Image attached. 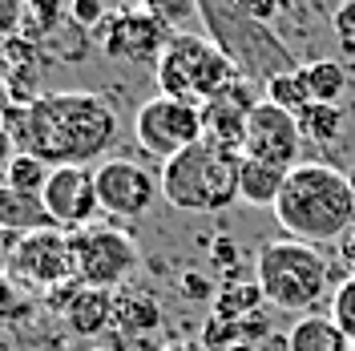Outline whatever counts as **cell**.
Wrapping results in <instances>:
<instances>
[{
    "instance_id": "obj_26",
    "label": "cell",
    "mask_w": 355,
    "mask_h": 351,
    "mask_svg": "<svg viewBox=\"0 0 355 351\" xmlns=\"http://www.w3.org/2000/svg\"><path fill=\"white\" fill-rule=\"evenodd\" d=\"M28 315V299H24V286L0 266V327H8V323H17Z\"/></svg>"
},
{
    "instance_id": "obj_17",
    "label": "cell",
    "mask_w": 355,
    "mask_h": 351,
    "mask_svg": "<svg viewBox=\"0 0 355 351\" xmlns=\"http://www.w3.org/2000/svg\"><path fill=\"white\" fill-rule=\"evenodd\" d=\"M287 174L283 166H270V162H259V157H243V178H239V202L246 206H259V210H275V202L287 186Z\"/></svg>"
},
{
    "instance_id": "obj_16",
    "label": "cell",
    "mask_w": 355,
    "mask_h": 351,
    "mask_svg": "<svg viewBox=\"0 0 355 351\" xmlns=\"http://www.w3.org/2000/svg\"><path fill=\"white\" fill-rule=\"evenodd\" d=\"M355 343L331 315H299L287 331V351H352Z\"/></svg>"
},
{
    "instance_id": "obj_3",
    "label": "cell",
    "mask_w": 355,
    "mask_h": 351,
    "mask_svg": "<svg viewBox=\"0 0 355 351\" xmlns=\"http://www.w3.org/2000/svg\"><path fill=\"white\" fill-rule=\"evenodd\" d=\"M162 198L186 214H222L239 202L243 154L202 137L178 157L162 162Z\"/></svg>"
},
{
    "instance_id": "obj_33",
    "label": "cell",
    "mask_w": 355,
    "mask_h": 351,
    "mask_svg": "<svg viewBox=\"0 0 355 351\" xmlns=\"http://www.w3.org/2000/svg\"><path fill=\"white\" fill-rule=\"evenodd\" d=\"M12 157H17V137H12V133H8V126L0 121V174H8Z\"/></svg>"
},
{
    "instance_id": "obj_10",
    "label": "cell",
    "mask_w": 355,
    "mask_h": 351,
    "mask_svg": "<svg viewBox=\"0 0 355 351\" xmlns=\"http://www.w3.org/2000/svg\"><path fill=\"white\" fill-rule=\"evenodd\" d=\"M174 33L162 21H154L146 8H110V17L97 24L93 44L110 61H130V65H157L162 49Z\"/></svg>"
},
{
    "instance_id": "obj_29",
    "label": "cell",
    "mask_w": 355,
    "mask_h": 351,
    "mask_svg": "<svg viewBox=\"0 0 355 351\" xmlns=\"http://www.w3.org/2000/svg\"><path fill=\"white\" fill-rule=\"evenodd\" d=\"M335 37H339V44L347 53H355V0L339 4V12H335Z\"/></svg>"
},
{
    "instance_id": "obj_5",
    "label": "cell",
    "mask_w": 355,
    "mask_h": 351,
    "mask_svg": "<svg viewBox=\"0 0 355 351\" xmlns=\"http://www.w3.org/2000/svg\"><path fill=\"white\" fill-rule=\"evenodd\" d=\"M254 283L270 307L291 311V315H311V307L331 286V263L311 242L275 239L254 259Z\"/></svg>"
},
{
    "instance_id": "obj_15",
    "label": "cell",
    "mask_w": 355,
    "mask_h": 351,
    "mask_svg": "<svg viewBox=\"0 0 355 351\" xmlns=\"http://www.w3.org/2000/svg\"><path fill=\"white\" fill-rule=\"evenodd\" d=\"M53 303H61V315H65V327L73 335H101V331L113 323V303L117 295L113 291H101V286H85V283H69L49 291Z\"/></svg>"
},
{
    "instance_id": "obj_14",
    "label": "cell",
    "mask_w": 355,
    "mask_h": 351,
    "mask_svg": "<svg viewBox=\"0 0 355 351\" xmlns=\"http://www.w3.org/2000/svg\"><path fill=\"white\" fill-rule=\"evenodd\" d=\"M259 85L254 81H230V85L214 93L206 105H202V137L218 142L226 150H239L243 154V142H246V126H250V113L259 105Z\"/></svg>"
},
{
    "instance_id": "obj_2",
    "label": "cell",
    "mask_w": 355,
    "mask_h": 351,
    "mask_svg": "<svg viewBox=\"0 0 355 351\" xmlns=\"http://www.w3.org/2000/svg\"><path fill=\"white\" fill-rule=\"evenodd\" d=\"M275 219L287 230V239L311 246L339 242L355 226L352 174H339L327 162H299L275 202Z\"/></svg>"
},
{
    "instance_id": "obj_11",
    "label": "cell",
    "mask_w": 355,
    "mask_h": 351,
    "mask_svg": "<svg viewBox=\"0 0 355 351\" xmlns=\"http://www.w3.org/2000/svg\"><path fill=\"white\" fill-rule=\"evenodd\" d=\"M93 178H97L101 214H113V219H141L162 198V178L150 174L133 157H110L93 170Z\"/></svg>"
},
{
    "instance_id": "obj_39",
    "label": "cell",
    "mask_w": 355,
    "mask_h": 351,
    "mask_svg": "<svg viewBox=\"0 0 355 351\" xmlns=\"http://www.w3.org/2000/svg\"><path fill=\"white\" fill-rule=\"evenodd\" d=\"M352 186H355V174H352Z\"/></svg>"
},
{
    "instance_id": "obj_37",
    "label": "cell",
    "mask_w": 355,
    "mask_h": 351,
    "mask_svg": "<svg viewBox=\"0 0 355 351\" xmlns=\"http://www.w3.org/2000/svg\"><path fill=\"white\" fill-rule=\"evenodd\" d=\"M226 351H254V348H250V339H243V343H230Z\"/></svg>"
},
{
    "instance_id": "obj_20",
    "label": "cell",
    "mask_w": 355,
    "mask_h": 351,
    "mask_svg": "<svg viewBox=\"0 0 355 351\" xmlns=\"http://www.w3.org/2000/svg\"><path fill=\"white\" fill-rule=\"evenodd\" d=\"M69 21H73L69 17V0H28L24 4L21 37H28L33 44H44V41H53Z\"/></svg>"
},
{
    "instance_id": "obj_31",
    "label": "cell",
    "mask_w": 355,
    "mask_h": 351,
    "mask_svg": "<svg viewBox=\"0 0 355 351\" xmlns=\"http://www.w3.org/2000/svg\"><path fill=\"white\" fill-rule=\"evenodd\" d=\"M335 259H339V266H343V271L355 279V226L339 242H335Z\"/></svg>"
},
{
    "instance_id": "obj_34",
    "label": "cell",
    "mask_w": 355,
    "mask_h": 351,
    "mask_svg": "<svg viewBox=\"0 0 355 351\" xmlns=\"http://www.w3.org/2000/svg\"><path fill=\"white\" fill-rule=\"evenodd\" d=\"M182 291H186L190 299H206V295H210V283L198 279V275H186V279H182Z\"/></svg>"
},
{
    "instance_id": "obj_1",
    "label": "cell",
    "mask_w": 355,
    "mask_h": 351,
    "mask_svg": "<svg viewBox=\"0 0 355 351\" xmlns=\"http://www.w3.org/2000/svg\"><path fill=\"white\" fill-rule=\"evenodd\" d=\"M17 150L37 154L49 166H89L117 142V110L101 93L57 89L17 105L4 121Z\"/></svg>"
},
{
    "instance_id": "obj_18",
    "label": "cell",
    "mask_w": 355,
    "mask_h": 351,
    "mask_svg": "<svg viewBox=\"0 0 355 351\" xmlns=\"http://www.w3.org/2000/svg\"><path fill=\"white\" fill-rule=\"evenodd\" d=\"M44 226H57V222L49 219L41 198L21 194V190L0 182V230L4 234H28V230H44Z\"/></svg>"
},
{
    "instance_id": "obj_4",
    "label": "cell",
    "mask_w": 355,
    "mask_h": 351,
    "mask_svg": "<svg viewBox=\"0 0 355 351\" xmlns=\"http://www.w3.org/2000/svg\"><path fill=\"white\" fill-rule=\"evenodd\" d=\"M202 21H206V37L234 61L239 77L254 85H266L270 77L299 69L291 49L275 37V28L246 17L234 0H202Z\"/></svg>"
},
{
    "instance_id": "obj_12",
    "label": "cell",
    "mask_w": 355,
    "mask_h": 351,
    "mask_svg": "<svg viewBox=\"0 0 355 351\" xmlns=\"http://www.w3.org/2000/svg\"><path fill=\"white\" fill-rule=\"evenodd\" d=\"M303 142H307V137H303L299 117L263 97V101L254 105V113H250L243 157H259V162H270V166L295 170V166H299V154H303Z\"/></svg>"
},
{
    "instance_id": "obj_7",
    "label": "cell",
    "mask_w": 355,
    "mask_h": 351,
    "mask_svg": "<svg viewBox=\"0 0 355 351\" xmlns=\"http://www.w3.org/2000/svg\"><path fill=\"white\" fill-rule=\"evenodd\" d=\"M4 271L24 286V291H57V286L77 283V263H73V239L61 226H44L28 234H8L4 242Z\"/></svg>"
},
{
    "instance_id": "obj_13",
    "label": "cell",
    "mask_w": 355,
    "mask_h": 351,
    "mask_svg": "<svg viewBox=\"0 0 355 351\" xmlns=\"http://www.w3.org/2000/svg\"><path fill=\"white\" fill-rule=\"evenodd\" d=\"M44 210L61 230H85L101 214V198H97V178L89 166H53V174L44 182Z\"/></svg>"
},
{
    "instance_id": "obj_25",
    "label": "cell",
    "mask_w": 355,
    "mask_h": 351,
    "mask_svg": "<svg viewBox=\"0 0 355 351\" xmlns=\"http://www.w3.org/2000/svg\"><path fill=\"white\" fill-rule=\"evenodd\" d=\"M299 126H303V137L307 142H331V137H339V130H343V110L339 105H307V110L299 113Z\"/></svg>"
},
{
    "instance_id": "obj_19",
    "label": "cell",
    "mask_w": 355,
    "mask_h": 351,
    "mask_svg": "<svg viewBox=\"0 0 355 351\" xmlns=\"http://www.w3.org/2000/svg\"><path fill=\"white\" fill-rule=\"evenodd\" d=\"M113 323L125 335H150L162 323V307L154 303V295L146 291H121L113 303Z\"/></svg>"
},
{
    "instance_id": "obj_6",
    "label": "cell",
    "mask_w": 355,
    "mask_h": 351,
    "mask_svg": "<svg viewBox=\"0 0 355 351\" xmlns=\"http://www.w3.org/2000/svg\"><path fill=\"white\" fill-rule=\"evenodd\" d=\"M154 77L166 97L190 101V105H206L214 93H222L230 81H239V69L210 37L174 33L166 41V49H162V57H157Z\"/></svg>"
},
{
    "instance_id": "obj_36",
    "label": "cell",
    "mask_w": 355,
    "mask_h": 351,
    "mask_svg": "<svg viewBox=\"0 0 355 351\" xmlns=\"http://www.w3.org/2000/svg\"><path fill=\"white\" fill-rule=\"evenodd\" d=\"M162 351H214L206 339H178V343H166Z\"/></svg>"
},
{
    "instance_id": "obj_27",
    "label": "cell",
    "mask_w": 355,
    "mask_h": 351,
    "mask_svg": "<svg viewBox=\"0 0 355 351\" xmlns=\"http://www.w3.org/2000/svg\"><path fill=\"white\" fill-rule=\"evenodd\" d=\"M331 319L343 327V335L355 343V279H343L331 295Z\"/></svg>"
},
{
    "instance_id": "obj_9",
    "label": "cell",
    "mask_w": 355,
    "mask_h": 351,
    "mask_svg": "<svg viewBox=\"0 0 355 351\" xmlns=\"http://www.w3.org/2000/svg\"><path fill=\"white\" fill-rule=\"evenodd\" d=\"M133 137L137 146L157 162H170L182 150H190L194 142H202V105L178 101L157 93L146 105H137L133 113Z\"/></svg>"
},
{
    "instance_id": "obj_22",
    "label": "cell",
    "mask_w": 355,
    "mask_h": 351,
    "mask_svg": "<svg viewBox=\"0 0 355 351\" xmlns=\"http://www.w3.org/2000/svg\"><path fill=\"white\" fill-rule=\"evenodd\" d=\"M266 101H275V105H283L287 113H299L315 105L311 101V89H307V73L303 69H291V73H279V77H270L266 81Z\"/></svg>"
},
{
    "instance_id": "obj_8",
    "label": "cell",
    "mask_w": 355,
    "mask_h": 351,
    "mask_svg": "<svg viewBox=\"0 0 355 351\" xmlns=\"http://www.w3.org/2000/svg\"><path fill=\"white\" fill-rule=\"evenodd\" d=\"M73 263H77V283L101 286V291H117L141 266V250L133 234L117 230V226H101L93 222L85 230H73Z\"/></svg>"
},
{
    "instance_id": "obj_23",
    "label": "cell",
    "mask_w": 355,
    "mask_h": 351,
    "mask_svg": "<svg viewBox=\"0 0 355 351\" xmlns=\"http://www.w3.org/2000/svg\"><path fill=\"white\" fill-rule=\"evenodd\" d=\"M49 174H53V166H49V162H41L37 154L17 150L12 166H8V174H4V186H12V190H21V194H37V198H41Z\"/></svg>"
},
{
    "instance_id": "obj_30",
    "label": "cell",
    "mask_w": 355,
    "mask_h": 351,
    "mask_svg": "<svg viewBox=\"0 0 355 351\" xmlns=\"http://www.w3.org/2000/svg\"><path fill=\"white\" fill-rule=\"evenodd\" d=\"M24 4H28V0H0V37H17V33H21Z\"/></svg>"
},
{
    "instance_id": "obj_28",
    "label": "cell",
    "mask_w": 355,
    "mask_h": 351,
    "mask_svg": "<svg viewBox=\"0 0 355 351\" xmlns=\"http://www.w3.org/2000/svg\"><path fill=\"white\" fill-rule=\"evenodd\" d=\"M69 17L85 33H97V24L110 17V8H105V0H69Z\"/></svg>"
},
{
    "instance_id": "obj_32",
    "label": "cell",
    "mask_w": 355,
    "mask_h": 351,
    "mask_svg": "<svg viewBox=\"0 0 355 351\" xmlns=\"http://www.w3.org/2000/svg\"><path fill=\"white\" fill-rule=\"evenodd\" d=\"M239 8H243L246 17H254V21H266L270 24V17L279 12V0H234Z\"/></svg>"
},
{
    "instance_id": "obj_24",
    "label": "cell",
    "mask_w": 355,
    "mask_h": 351,
    "mask_svg": "<svg viewBox=\"0 0 355 351\" xmlns=\"http://www.w3.org/2000/svg\"><path fill=\"white\" fill-rule=\"evenodd\" d=\"M141 8L170 33H190V24L202 17V0H141Z\"/></svg>"
},
{
    "instance_id": "obj_21",
    "label": "cell",
    "mask_w": 355,
    "mask_h": 351,
    "mask_svg": "<svg viewBox=\"0 0 355 351\" xmlns=\"http://www.w3.org/2000/svg\"><path fill=\"white\" fill-rule=\"evenodd\" d=\"M307 73V89H311V101H319V105H339V97H343V89H347V73L339 61H311L303 65Z\"/></svg>"
},
{
    "instance_id": "obj_35",
    "label": "cell",
    "mask_w": 355,
    "mask_h": 351,
    "mask_svg": "<svg viewBox=\"0 0 355 351\" xmlns=\"http://www.w3.org/2000/svg\"><path fill=\"white\" fill-rule=\"evenodd\" d=\"M12 110H17V97H12V85L0 77V121H8L12 117Z\"/></svg>"
},
{
    "instance_id": "obj_38",
    "label": "cell",
    "mask_w": 355,
    "mask_h": 351,
    "mask_svg": "<svg viewBox=\"0 0 355 351\" xmlns=\"http://www.w3.org/2000/svg\"><path fill=\"white\" fill-rule=\"evenodd\" d=\"M4 242H8V234H4V230H0V263H4Z\"/></svg>"
}]
</instances>
